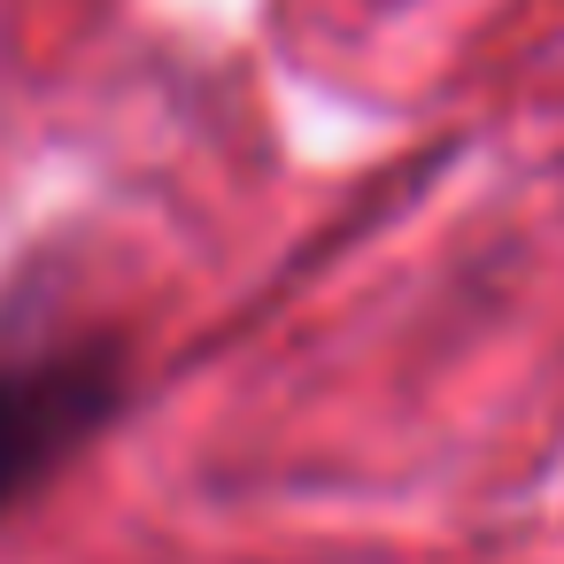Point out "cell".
Instances as JSON below:
<instances>
[{
    "label": "cell",
    "instance_id": "obj_1",
    "mask_svg": "<svg viewBox=\"0 0 564 564\" xmlns=\"http://www.w3.org/2000/svg\"><path fill=\"white\" fill-rule=\"evenodd\" d=\"M132 402V356L117 340H55L0 356V518L32 502L70 456H86Z\"/></svg>",
    "mask_w": 564,
    "mask_h": 564
}]
</instances>
